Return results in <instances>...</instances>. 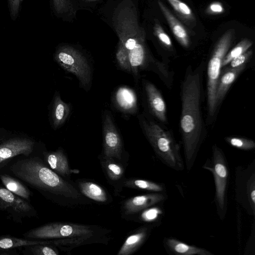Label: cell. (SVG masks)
Here are the masks:
<instances>
[{"label":"cell","mask_w":255,"mask_h":255,"mask_svg":"<svg viewBox=\"0 0 255 255\" xmlns=\"http://www.w3.org/2000/svg\"><path fill=\"white\" fill-rule=\"evenodd\" d=\"M202 69L193 70L189 66L181 86L180 121L185 164L189 171L193 168L205 136L201 113Z\"/></svg>","instance_id":"6da1fadb"},{"label":"cell","mask_w":255,"mask_h":255,"mask_svg":"<svg viewBox=\"0 0 255 255\" xmlns=\"http://www.w3.org/2000/svg\"><path fill=\"white\" fill-rule=\"evenodd\" d=\"M10 170L18 178L56 197L61 206L75 208L92 203L80 192L76 183L58 175L39 158L18 160L11 166Z\"/></svg>","instance_id":"7a4b0ae2"},{"label":"cell","mask_w":255,"mask_h":255,"mask_svg":"<svg viewBox=\"0 0 255 255\" xmlns=\"http://www.w3.org/2000/svg\"><path fill=\"white\" fill-rule=\"evenodd\" d=\"M111 231L101 227L67 222H53L32 229L24 234L26 238L51 240L52 244L64 251L94 243H105Z\"/></svg>","instance_id":"3957f363"},{"label":"cell","mask_w":255,"mask_h":255,"mask_svg":"<svg viewBox=\"0 0 255 255\" xmlns=\"http://www.w3.org/2000/svg\"><path fill=\"white\" fill-rule=\"evenodd\" d=\"M113 25L120 41L127 50L131 72L137 77L147 65L144 33L139 26L135 7L129 0L120 3L113 17Z\"/></svg>","instance_id":"277c9868"},{"label":"cell","mask_w":255,"mask_h":255,"mask_svg":"<svg viewBox=\"0 0 255 255\" xmlns=\"http://www.w3.org/2000/svg\"><path fill=\"white\" fill-rule=\"evenodd\" d=\"M138 119L145 137L161 162L175 171L184 170L180 145L171 132L143 115H139Z\"/></svg>","instance_id":"5b68a950"},{"label":"cell","mask_w":255,"mask_h":255,"mask_svg":"<svg viewBox=\"0 0 255 255\" xmlns=\"http://www.w3.org/2000/svg\"><path fill=\"white\" fill-rule=\"evenodd\" d=\"M202 168L212 173L215 184L214 202L219 218L223 220L228 210V192L229 184V168L223 151L216 144L212 146V154Z\"/></svg>","instance_id":"8992f818"},{"label":"cell","mask_w":255,"mask_h":255,"mask_svg":"<svg viewBox=\"0 0 255 255\" xmlns=\"http://www.w3.org/2000/svg\"><path fill=\"white\" fill-rule=\"evenodd\" d=\"M234 30L227 31L220 39L213 51L208 66L207 107L209 115L213 117L218 105L216 92L221 71L223 60L231 46Z\"/></svg>","instance_id":"52a82bcc"},{"label":"cell","mask_w":255,"mask_h":255,"mask_svg":"<svg viewBox=\"0 0 255 255\" xmlns=\"http://www.w3.org/2000/svg\"><path fill=\"white\" fill-rule=\"evenodd\" d=\"M235 196L236 202L251 216L255 215V161L236 168Z\"/></svg>","instance_id":"ba28073f"},{"label":"cell","mask_w":255,"mask_h":255,"mask_svg":"<svg viewBox=\"0 0 255 255\" xmlns=\"http://www.w3.org/2000/svg\"><path fill=\"white\" fill-rule=\"evenodd\" d=\"M54 59L65 71L74 75L84 88L91 82V70L86 57L74 47L65 45L56 51Z\"/></svg>","instance_id":"9c48e42d"},{"label":"cell","mask_w":255,"mask_h":255,"mask_svg":"<svg viewBox=\"0 0 255 255\" xmlns=\"http://www.w3.org/2000/svg\"><path fill=\"white\" fill-rule=\"evenodd\" d=\"M101 158L114 159L123 163L122 139L108 112H105L103 119V152Z\"/></svg>","instance_id":"30bf717a"},{"label":"cell","mask_w":255,"mask_h":255,"mask_svg":"<svg viewBox=\"0 0 255 255\" xmlns=\"http://www.w3.org/2000/svg\"><path fill=\"white\" fill-rule=\"evenodd\" d=\"M167 198L166 193L152 192L132 197L122 204V213L125 216L138 214L144 209L164 201Z\"/></svg>","instance_id":"8fae6325"},{"label":"cell","mask_w":255,"mask_h":255,"mask_svg":"<svg viewBox=\"0 0 255 255\" xmlns=\"http://www.w3.org/2000/svg\"><path fill=\"white\" fill-rule=\"evenodd\" d=\"M34 142L26 138H14L0 144V163L20 154L29 155L33 151Z\"/></svg>","instance_id":"7c38bea8"},{"label":"cell","mask_w":255,"mask_h":255,"mask_svg":"<svg viewBox=\"0 0 255 255\" xmlns=\"http://www.w3.org/2000/svg\"><path fill=\"white\" fill-rule=\"evenodd\" d=\"M154 227L153 224H147L134 231L126 238L117 255H130L137 251L150 236Z\"/></svg>","instance_id":"4fadbf2b"},{"label":"cell","mask_w":255,"mask_h":255,"mask_svg":"<svg viewBox=\"0 0 255 255\" xmlns=\"http://www.w3.org/2000/svg\"><path fill=\"white\" fill-rule=\"evenodd\" d=\"M144 87L152 114L162 123H166V107L160 92L152 83L148 81L144 82Z\"/></svg>","instance_id":"5bb4252c"},{"label":"cell","mask_w":255,"mask_h":255,"mask_svg":"<svg viewBox=\"0 0 255 255\" xmlns=\"http://www.w3.org/2000/svg\"><path fill=\"white\" fill-rule=\"evenodd\" d=\"M163 245L167 253L174 255H214L204 248L190 245L173 237H165Z\"/></svg>","instance_id":"9a60e30c"},{"label":"cell","mask_w":255,"mask_h":255,"mask_svg":"<svg viewBox=\"0 0 255 255\" xmlns=\"http://www.w3.org/2000/svg\"><path fill=\"white\" fill-rule=\"evenodd\" d=\"M102 169L109 182L114 187L118 193L123 188L125 178V168L122 163L111 158H101Z\"/></svg>","instance_id":"2e32d148"},{"label":"cell","mask_w":255,"mask_h":255,"mask_svg":"<svg viewBox=\"0 0 255 255\" xmlns=\"http://www.w3.org/2000/svg\"><path fill=\"white\" fill-rule=\"evenodd\" d=\"M44 157L49 167L61 177L70 179L71 170L67 157L62 149L45 152Z\"/></svg>","instance_id":"e0dca14e"},{"label":"cell","mask_w":255,"mask_h":255,"mask_svg":"<svg viewBox=\"0 0 255 255\" xmlns=\"http://www.w3.org/2000/svg\"><path fill=\"white\" fill-rule=\"evenodd\" d=\"M76 184L80 192L88 199L101 204L109 203L112 200L106 190L95 182L78 180Z\"/></svg>","instance_id":"ac0fdd59"},{"label":"cell","mask_w":255,"mask_h":255,"mask_svg":"<svg viewBox=\"0 0 255 255\" xmlns=\"http://www.w3.org/2000/svg\"><path fill=\"white\" fill-rule=\"evenodd\" d=\"M114 101L122 112L133 114L137 109V97L134 92L127 87H121L116 91Z\"/></svg>","instance_id":"d6986e66"},{"label":"cell","mask_w":255,"mask_h":255,"mask_svg":"<svg viewBox=\"0 0 255 255\" xmlns=\"http://www.w3.org/2000/svg\"><path fill=\"white\" fill-rule=\"evenodd\" d=\"M246 64H244L236 68H226L224 73L219 78L216 92V100L217 105L223 100L231 85L245 69Z\"/></svg>","instance_id":"ffe728a7"},{"label":"cell","mask_w":255,"mask_h":255,"mask_svg":"<svg viewBox=\"0 0 255 255\" xmlns=\"http://www.w3.org/2000/svg\"><path fill=\"white\" fill-rule=\"evenodd\" d=\"M158 4L178 42L183 47H188L189 44V36L184 27L161 1H158Z\"/></svg>","instance_id":"44dd1931"},{"label":"cell","mask_w":255,"mask_h":255,"mask_svg":"<svg viewBox=\"0 0 255 255\" xmlns=\"http://www.w3.org/2000/svg\"><path fill=\"white\" fill-rule=\"evenodd\" d=\"M0 205L4 207L11 208L18 213H26L31 210V207L26 202L2 187H0Z\"/></svg>","instance_id":"7402d4cb"},{"label":"cell","mask_w":255,"mask_h":255,"mask_svg":"<svg viewBox=\"0 0 255 255\" xmlns=\"http://www.w3.org/2000/svg\"><path fill=\"white\" fill-rule=\"evenodd\" d=\"M71 105L63 101L59 94H55L52 105V119L55 128L62 126L69 116Z\"/></svg>","instance_id":"603a6c76"},{"label":"cell","mask_w":255,"mask_h":255,"mask_svg":"<svg viewBox=\"0 0 255 255\" xmlns=\"http://www.w3.org/2000/svg\"><path fill=\"white\" fill-rule=\"evenodd\" d=\"M123 187L142 190L151 192H166V187L164 184L139 178L125 179L123 183Z\"/></svg>","instance_id":"cb8c5ba5"},{"label":"cell","mask_w":255,"mask_h":255,"mask_svg":"<svg viewBox=\"0 0 255 255\" xmlns=\"http://www.w3.org/2000/svg\"><path fill=\"white\" fill-rule=\"evenodd\" d=\"M49 241H32L8 236L0 237V250H6L22 246H30L35 245H50Z\"/></svg>","instance_id":"d4e9b609"},{"label":"cell","mask_w":255,"mask_h":255,"mask_svg":"<svg viewBox=\"0 0 255 255\" xmlns=\"http://www.w3.org/2000/svg\"><path fill=\"white\" fill-rule=\"evenodd\" d=\"M0 179L7 189L24 199H29V190L16 179L6 174L0 175Z\"/></svg>","instance_id":"484cf974"},{"label":"cell","mask_w":255,"mask_h":255,"mask_svg":"<svg viewBox=\"0 0 255 255\" xmlns=\"http://www.w3.org/2000/svg\"><path fill=\"white\" fill-rule=\"evenodd\" d=\"M138 220L148 224L156 223L163 215V210L155 205L148 207L139 213ZM154 225V224H153Z\"/></svg>","instance_id":"4316f807"},{"label":"cell","mask_w":255,"mask_h":255,"mask_svg":"<svg viewBox=\"0 0 255 255\" xmlns=\"http://www.w3.org/2000/svg\"><path fill=\"white\" fill-rule=\"evenodd\" d=\"M253 42L248 39L241 40L233 49L225 56L222 64V68L227 65L234 58L246 52L251 47Z\"/></svg>","instance_id":"83f0119b"},{"label":"cell","mask_w":255,"mask_h":255,"mask_svg":"<svg viewBox=\"0 0 255 255\" xmlns=\"http://www.w3.org/2000/svg\"><path fill=\"white\" fill-rule=\"evenodd\" d=\"M225 140L231 146L241 150H250L255 148V142L252 139L241 137L229 136L226 137Z\"/></svg>","instance_id":"f1b7e54d"},{"label":"cell","mask_w":255,"mask_h":255,"mask_svg":"<svg viewBox=\"0 0 255 255\" xmlns=\"http://www.w3.org/2000/svg\"><path fill=\"white\" fill-rule=\"evenodd\" d=\"M116 55L119 66L125 71L131 72L128 53L120 41L119 42Z\"/></svg>","instance_id":"f546056e"},{"label":"cell","mask_w":255,"mask_h":255,"mask_svg":"<svg viewBox=\"0 0 255 255\" xmlns=\"http://www.w3.org/2000/svg\"><path fill=\"white\" fill-rule=\"evenodd\" d=\"M30 251L36 255H58L59 252L56 248L49 245H35L31 246Z\"/></svg>","instance_id":"4dcf8cb0"},{"label":"cell","mask_w":255,"mask_h":255,"mask_svg":"<svg viewBox=\"0 0 255 255\" xmlns=\"http://www.w3.org/2000/svg\"><path fill=\"white\" fill-rule=\"evenodd\" d=\"M168 2L176 11L185 16H191L192 10L184 2L180 0H167Z\"/></svg>","instance_id":"1f68e13d"},{"label":"cell","mask_w":255,"mask_h":255,"mask_svg":"<svg viewBox=\"0 0 255 255\" xmlns=\"http://www.w3.org/2000/svg\"><path fill=\"white\" fill-rule=\"evenodd\" d=\"M154 32L158 39L163 44L168 48L172 47V42L169 36L165 32L162 27L158 23L154 26Z\"/></svg>","instance_id":"d6a6232c"},{"label":"cell","mask_w":255,"mask_h":255,"mask_svg":"<svg viewBox=\"0 0 255 255\" xmlns=\"http://www.w3.org/2000/svg\"><path fill=\"white\" fill-rule=\"evenodd\" d=\"M253 52L252 50L247 51L246 52L232 60V61L228 64L229 65L227 67V68L232 69L244 64H246V63L250 58Z\"/></svg>","instance_id":"836d02e7"},{"label":"cell","mask_w":255,"mask_h":255,"mask_svg":"<svg viewBox=\"0 0 255 255\" xmlns=\"http://www.w3.org/2000/svg\"><path fill=\"white\" fill-rule=\"evenodd\" d=\"M53 6L58 13H62L72 9L71 2L68 0H53Z\"/></svg>","instance_id":"e575fe53"},{"label":"cell","mask_w":255,"mask_h":255,"mask_svg":"<svg viewBox=\"0 0 255 255\" xmlns=\"http://www.w3.org/2000/svg\"><path fill=\"white\" fill-rule=\"evenodd\" d=\"M11 18L15 20L18 14L21 0H7Z\"/></svg>","instance_id":"d590c367"},{"label":"cell","mask_w":255,"mask_h":255,"mask_svg":"<svg viewBox=\"0 0 255 255\" xmlns=\"http://www.w3.org/2000/svg\"><path fill=\"white\" fill-rule=\"evenodd\" d=\"M210 10L214 12H222L223 11V8L222 5L219 3H214L210 6Z\"/></svg>","instance_id":"8d00e7d4"},{"label":"cell","mask_w":255,"mask_h":255,"mask_svg":"<svg viewBox=\"0 0 255 255\" xmlns=\"http://www.w3.org/2000/svg\"><path fill=\"white\" fill-rule=\"evenodd\" d=\"M88 0V1H95V0Z\"/></svg>","instance_id":"74e56055"},{"label":"cell","mask_w":255,"mask_h":255,"mask_svg":"<svg viewBox=\"0 0 255 255\" xmlns=\"http://www.w3.org/2000/svg\"></svg>","instance_id":"f35d334b"}]
</instances>
